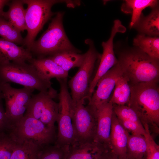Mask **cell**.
<instances>
[{"label": "cell", "instance_id": "cell-1", "mask_svg": "<svg viewBox=\"0 0 159 159\" xmlns=\"http://www.w3.org/2000/svg\"><path fill=\"white\" fill-rule=\"evenodd\" d=\"M130 83L131 95L127 106L132 108L143 126L147 124L149 130L157 134L159 131V87L158 83Z\"/></svg>", "mask_w": 159, "mask_h": 159}, {"label": "cell", "instance_id": "cell-2", "mask_svg": "<svg viewBox=\"0 0 159 159\" xmlns=\"http://www.w3.org/2000/svg\"><path fill=\"white\" fill-rule=\"evenodd\" d=\"M125 51L118 62L123 73L132 84L158 83L159 60L153 59L139 49Z\"/></svg>", "mask_w": 159, "mask_h": 159}, {"label": "cell", "instance_id": "cell-3", "mask_svg": "<svg viewBox=\"0 0 159 159\" xmlns=\"http://www.w3.org/2000/svg\"><path fill=\"white\" fill-rule=\"evenodd\" d=\"M63 14L61 12L56 13L47 29L34 42L29 49L32 57L43 58L67 51L80 53V51L73 46L66 34L62 23Z\"/></svg>", "mask_w": 159, "mask_h": 159}, {"label": "cell", "instance_id": "cell-4", "mask_svg": "<svg viewBox=\"0 0 159 159\" xmlns=\"http://www.w3.org/2000/svg\"><path fill=\"white\" fill-rule=\"evenodd\" d=\"M10 82L39 92L52 87L51 81L44 79L30 63L19 61L0 62V83Z\"/></svg>", "mask_w": 159, "mask_h": 159}, {"label": "cell", "instance_id": "cell-5", "mask_svg": "<svg viewBox=\"0 0 159 159\" xmlns=\"http://www.w3.org/2000/svg\"><path fill=\"white\" fill-rule=\"evenodd\" d=\"M27 5L26 9L25 21L27 34L24 39V46L28 50L32 46L36 36L45 24L55 13L51 10L52 6L58 3L69 1L56 0H23Z\"/></svg>", "mask_w": 159, "mask_h": 159}, {"label": "cell", "instance_id": "cell-6", "mask_svg": "<svg viewBox=\"0 0 159 159\" xmlns=\"http://www.w3.org/2000/svg\"><path fill=\"white\" fill-rule=\"evenodd\" d=\"M10 132L16 141L31 140L40 148L55 144V129L49 128L39 120L24 114L13 125Z\"/></svg>", "mask_w": 159, "mask_h": 159}, {"label": "cell", "instance_id": "cell-7", "mask_svg": "<svg viewBox=\"0 0 159 159\" xmlns=\"http://www.w3.org/2000/svg\"><path fill=\"white\" fill-rule=\"evenodd\" d=\"M67 78L57 79L60 91L58 95L59 112L56 120L58 131L54 144L59 146H70L75 143L72 119L73 104L68 89Z\"/></svg>", "mask_w": 159, "mask_h": 159}, {"label": "cell", "instance_id": "cell-8", "mask_svg": "<svg viewBox=\"0 0 159 159\" xmlns=\"http://www.w3.org/2000/svg\"><path fill=\"white\" fill-rule=\"evenodd\" d=\"M85 42L89 46L85 53L84 61L78 71L69 82L71 90V96L73 104L89 99V91L91 77L96 60L100 59L101 54L96 51L93 42L86 39Z\"/></svg>", "mask_w": 159, "mask_h": 159}, {"label": "cell", "instance_id": "cell-9", "mask_svg": "<svg viewBox=\"0 0 159 159\" xmlns=\"http://www.w3.org/2000/svg\"><path fill=\"white\" fill-rule=\"evenodd\" d=\"M85 102L80 101L73 104L72 119L75 143L82 144L95 141L96 135L97 111Z\"/></svg>", "mask_w": 159, "mask_h": 159}, {"label": "cell", "instance_id": "cell-10", "mask_svg": "<svg viewBox=\"0 0 159 159\" xmlns=\"http://www.w3.org/2000/svg\"><path fill=\"white\" fill-rule=\"evenodd\" d=\"M57 95V91L52 87L32 95L25 114L39 120L48 127H54L58 114L59 104L53 99Z\"/></svg>", "mask_w": 159, "mask_h": 159}, {"label": "cell", "instance_id": "cell-11", "mask_svg": "<svg viewBox=\"0 0 159 159\" xmlns=\"http://www.w3.org/2000/svg\"><path fill=\"white\" fill-rule=\"evenodd\" d=\"M34 90L26 87L15 88L9 83H0V92L5 101L6 114L12 125L24 117Z\"/></svg>", "mask_w": 159, "mask_h": 159}, {"label": "cell", "instance_id": "cell-12", "mask_svg": "<svg viewBox=\"0 0 159 159\" xmlns=\"http://www.w3.org/2000/svg\"><path fill=\"white\" fill-rule=\"evenodd\" d=\"M125 29L119 20H115L112 29L110 36L107 41L103 42V49L100 63L96 73L90 83L89 98L91 97L99 79L118 62L113 50V40L118 32H124Z\"/></svg>", "mask_w": 159, "mask_h": 159}, {"label": "cell", "instance_id": "cell-13", "mask_svg": "<svg viewBox=\"0 0 159 159\" xmlns=\"http://www.w3.org/2000/svg\"><path fill=\"white\" fill-rule=\"evenodd\" d=\"M123 72L119 62L98 81L97 88L88 100L87 105L95 111L101 105L109 102L117 81Z\"/></svg>", "mask_w": 159, "mask_h": 159}, {"label": "cell", "instance_id": "cell-14", "mask_svg": "<svg viewBox=\"0 0 159 159\" xmlns=\"http://www.w3.org/2000/svg\"><path fill=\"white\" fill-rule=\"evenodd\" d=\"M113 112V105L109 102L101 105L97 111V130L94 141L103 144L110 149V135Z\"/></svg>", "mask_w": 159, "mask_h": 159}, {"label": "cell", "instance_id": "cell-15", "mask_svg": "<svg viewBox=\"0 0 159 159\" xmlns=\"http://www.w3.org/2000/svg\"><path fill=\"white\" fill-rule=\"evenodd\" d=\"M106 145L93 142L69 146L66 159H101L109 150Z\"/></svg>", "mask_w": 159, "mask_h": 159}, {"label": "cell", "instance_id": "cell-16", "mask_svg": "<svg viewBox=\"0 0 159 159\" xmlns=\"http://www.w3.org/2000/svg\"><path fill=\"white\" fill-rule=\"evenodd\" d=\"M129 132L122 126L113 112L112 117L110 145L111 150L116 154L126 156Z\"/></svg>", "mask_w": 159, "mask_h": 159}, {"label": "cell", "instance_id": "cell-17", "mask_svg": "<svg viewBox=\"0 0 159 159\" xmlns=\"http://www.w3.org/2000/svg\"><path fill=\"white\" fill-rule=\"evenodd\" d=\"M33 58L30 52L24 46L0 38V62L28 61Z\"/></svg>", "mask_w": 159, "mask_h": 159}, {"label": "cell", "instance_id": "cell-18", "mask_svg": "<svg viewBox=\"0 0 159 159\" xmlns=\"http://www.w3.org/2000/svg\"><path fill=\"white\" fill-rule=\"evenodd\" d=\"M28 62L33 65L41 75L48 80L50 81L53 78L57 79L68 77V72L64 71L48 57L41 58L33 57Z\"/></svg>", "mask_w": 159, "mask_h": 159}, {"label": "cell", "instance_id": "cell-19", "mask_svg": "<svg viewBox=\"0 0 159 159\" xmlns=\"http://www.w3.org/2000/svg\"><path fill=\"white\" fill-rule=\"evenodd\" d=\"M132 27L141 34L158 37L159 34V11L157 6L153 8L148 16H144L141 15Z\"/></svg>", "mask_w": 159, "mask_h": 159}, {"label": "cell", "instance_id": "cell-20", "mask_svg": "<svg viewBox=\"0 0 159 159\" xmlns=\"http://www.w3.org/2000/svg\"><path fill=\"white\" fill-rule=\"evenodd\" d=\"M22 0H12L9 4V8L3 12L2 16L20 31L26 30L25 21L26 9Z\"/></svg>", "mask_w": 159, "mask_h": 159}, {"label": "cell", "instance_id": "cell-21", "mask_svg": "<svg viewBox=\"0 0 159 159\" xmlns=\"http://www.w3.org/2000/svg\"><path fill=\"white\" fill-rule=\"evenodd\" d=\"M85 54H80L72 51L57 53L48 56L64 71L68 72L72 68L80 67L83 63Z\"/></svg>", "mask_w": 159, "mask_h": 159}, {"label": "cell", "instance_id": "cell-22", "mask_svg": "<svg viewBox=\"0 0 159 159\" xmlns=\"http://www.w3.org/2000/svg\"><path fill=\"white\" fill-rule=\"evenodd\" d=\"M158 1L155 0H127L122 6V11L125 13H131L130 27L132 28L142 15L143 10L150 7L154 8L158 6Z\"/></svg>", "mask_w": 159, "mask_h": 159}, {"label": "cell", "instance_id": "cell-23", "mask_svg": "<svg viewBox=\"0 0 159 159\" xmlns=\"http://www.w3.org/2000/svg\"><path fill=\"white\" fill-rule=\"evenodd\" d=\"M129 80L124 74L117 81L109 102L113 105H125L128 103L131 95Z\"/></svg>", "mask_w": 159, "mask_h": 159}, {"label": "cell", "instance_id": "cell-24", "mask_svg": "<svg viewBox=\"0 0 159 159\" xmlns=\"http://www.w3.org/2000/svg\"><path fill=\"white\" fill-rule=\"evenodd\" d=\"M133 44L150 57L159 60L158 37H150L140 34L134 39Z\"/></svg>", "mask_w": 159, "mask_h": 159}, {"label": "cell", "instance_id": "cell-25", "mask_svg": "<svg viewBox=\"0 0 159 159\" xmlns=\"http://www.w3.org/2000/svg\"><path fill=\"white\" fill-rule=\"evenodd\" d=\"M16 142L10 159H37L41 148L31 140Z\"/></svg>", "mask_w": 159, "mask_h": 159}, {"label": "cell", "instance_id": "cell-26", "mask_svg": "<svg viewBox=\"0 0 159 159\" xmlns=\"http://www.w3.org/2000/svg\"><path fill=\"white\" fill-rule=\"evenodd\" d=\"M147 147L144 136L140 135H129L127 145V153L129 155L135 159H144Z\"/></svg>", "mask_w": 159, "mask_h": 159}, {"label": "cell", "instance_id": "cell-27", "mask_svg": "<svg viewBox=\"0 0 159 159\" xmlns=\"http://www.w3.org/2000/svg\"><path fill=\"white\" fill-rule=\"evenodd\" d=\"M0 36L3 39L16 44L24 46V39L21 32L15 28L9 21L0 16Z\"/></svg>", "mask_w": 159, "mask_h": 159}, {"label": "cell", "instance_id": "cell-28", "mask_svg": "<svg viewBox=\"0 0 159 159\" xmlns=\"http://www.w3.org/2000/svg\"><path fill=\"white\" fill-rule=\"evenodd\" d=\"M69 145H50L41 148L37 159H66Z\"/></svg>", "mask_w": 159, "mask_h": 159}, {"label": "cell", "instance_id": "cell-29", "mask_svg": "<svg viewBox=\"0 0 159 159\" xmlns=\"http://www.w3.org/2000/svg\"><path fill=\"white\" fill-rule=\"evenodd\" d=\"M16 143L10 132L0 133V159H10Z\"/></svg>", "mask_w": 159, "mask_h": 159}, {"label": "cell", "instance_id": "cell-30", "mask_svg": "<svg viewBox=\"0 0 159 159\" xmlns=\"http://www.w3.org/2000/svg\"><path fill=\"white\" fill-rule=\"evenodd\" d=\"M113 111L117 118L132 121L143 126L136 113L128 106L113 105Z\"/></svg>", "mask_w": 159, "mask_h": 159}, {"label": "cell", "instance_id": "cell-31", "mask_svg": "<svg viewBox=\"0 0 159 159\" xmlns=\"http://www.w3.org/2000/svg\"><path fill=\"white\" fill-rule=\"evenodd\" d=\"M144 135L147 143L145 159H159V146L155 142L148 127L145 128Z\"/></svg>", "mask_w": 159, "mask_h": 159}, {"label": "cell", "instance_id": "cell-32", "mask_svg": "<svg viewBox=\"0 0 159 159\" xmlns=\"http://www.w3.org/2000/svg\"><path fill=\"white\" fill-rule=\"evenodd\" d=\"M117 118L120 123L129 132H131L132 134L143 136L145 134V131L143 126L132 121Z\"/></svg>", "mask_w": 159, "mask_h": 159}, {"label": "cell", "instance_id": "cell-33", "mask_svg": "<svg viewBox=\"0 0 159 159\" xmlns=\"http://www.w3.org/2000/svg\"><path fill=\"white\" fill-rule=\"evenodd\" d=\"M2 100L0 99V133L9 132L12 125L6 115Z\"/></svg>", "mask_w": 159, "mask_h": 159}, {"label": "cell", "instance_id": "cell-34", "mask_svg": "<svg viewBox=\"0 0 159 159\" xmlns=\"http://www.w3.org/2000/svg\"><path fill=\"white\" fill-rule=\"evenodd\" d=\"M101 159H135L127 154L126 156H122L115 153L111 149L109 150L102 157Z\"/></svg>", "mask_w": 159, "mask_h": 159}, {"label": "cell", "instance_id": "cell-35", "mask_svg": "<svg viewBox=\"0 0 159 159\" xmlns=\"http://www.w3.org/2000/svg\"><path fill=\"white\" fill-rule=\"evenodd\" d=\"M9 1L6 0H0V16L4 12L3 9L4 6L9 4Z\"/></svg>", "mask_w": 159, "mask_h": 159}, {"label": "cell", "instance_id": "cell-36", "mask_svg": "<svg viewBox=\"0 0 159 159\" xmlns=\"http://www.w3.org/2000/svg\"><path fill=\"white\" fill-rule=\"evenodd\" d=\"M3 95L1 92H0V99H3Z\"/></svg>", "mask_w": 159, "mask_h": 159}]
</instances>
